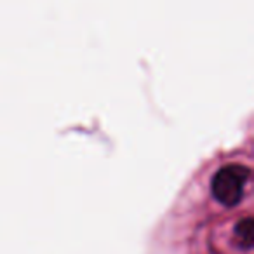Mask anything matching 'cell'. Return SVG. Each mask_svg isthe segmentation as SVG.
<instances>
[{
	"label": "cell",
	"mask_w": 254,
	"mask_h": 254,
	"mask_svg": "<svg viewBox=\"0 0 254 254\" xmlns=\"http://www.w3.org/2000/svg\"><path fill=\"white\" fill-rule=\"evenodd\" d=\"M249 178L251 169L242 164H228L219 167L211 181L212 197L226 207L237 205L242 200Z\"/></svg>",
	"instance_id": "6da1fadb"
},
{
	"label": "cell",
	"mask_w": 254,
	"mask_h": 254,
	"mask_svg": "<svg viewBox=\"0 0 254 254\" xmlns=\"http://www.w3.org/2000/svg\"><path fill=\"white\" fill-rule=\"evenodd\" d=\"M233 237L240 244V247H246V249L253 247V218L251 216H246L237 223L233 228Z\"/></svg>",
	"instance_id": "7a4b0ae2"
}]
</instances>
